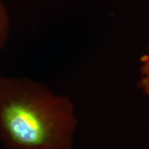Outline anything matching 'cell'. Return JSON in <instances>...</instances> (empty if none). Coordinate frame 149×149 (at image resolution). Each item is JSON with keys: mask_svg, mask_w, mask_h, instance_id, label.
<instances>
[{"mask_svg": "<svg viewBox=\"0 0 149 149\" xmlns=\"http://www.w3.org/2000/svg\"><path fill=\"white\" fill-rule=\"evenodd\" d=\"M10 16L7 7L0 0V51L4 47L10 34Z\"/></svg>", "mask_w": 149, "mask_h": 149, "instance_id": "3", "label": "cell"}, {"mask_svg": "<svg viewBox=\"0 0 149 149\" xmlns=\"http://www.w3.org/2000/svg\"><path fill=\"white\" fill-rule=\"evenodd\" d=\"M74 101L27 77L0 76V143L5 149H72Z\"/></svg>", "mask_w": 149, "mask_h": 149, "instance_id": "1", "label": "cell"}, {"mask_svg": "<svg viewBox=\"0 0 149 149\" xmlns=\"http://www.w3.org/2000/svg\"><path fill=\"white\" fill-rule=\"evenodd\" d=\"M139 63V79L138 80V85L143 95L149 99V44L147 52L141 56Z\"/></svg>", "mask_w": 149, "mask_h": 149, "instance_id": "2", "label": "cell"}]
</instances>
